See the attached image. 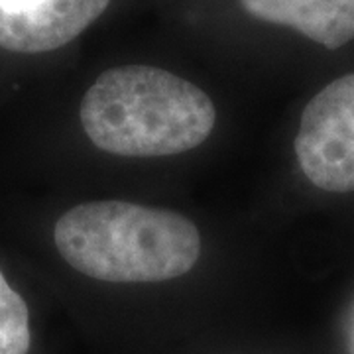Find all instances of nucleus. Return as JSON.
<instances>
[{
  "label": "nucleus",
  "instance_id": "4",
  "mask_svg": "<svg viewBox=\"0 0 354 354\" xmlns=\"http://www.w3.org/2000/svg\"><path fill=\"white\" fill-rule=\"evenodd\" d=\"M111 0H36L24 8L0 10V48L14 53H46L83 34Z\"/></svg>",
  "mask_w": 354,
  "mask_h": 354
},
{
  "label": "nucleus",
  "instance_id": "1",
  "mask_svg": "<svg viewBox=\"0 0 354 354\" xmlns=\"http://www.w3.org/2000/svg\"><path fill=\"white\" fill-rule=\"evenodd\" d=\"M79 116L97 148L130 158L189 152L216 122L215 104L203 88L150 65L101 73L85 93Z\"/></svg>",
  "mask_w": 354,
  "mask_h": 354
},
{
  "label": "nucleus",
  "instance_id": "6",
  "mask_svg": "<svg viewBox=\"0 0 354 354\" xmlns=\"http://www.w3.org/2000/svg\"><path fill=\"white\" fill-rule=\"evenodd\" d=\"M30 341L28 305L0 272V354H26Z\"/></svg>",
  "mask_w": 354,
  "mask_h": 354
},
{
  "label": "nucleus",
  "instance_id": "5",
  "mask_svg": "<svg viewBox=\"0 0 354 354\" xmlns=\"http://www.w3.org/2000/svg\"><path fill=\"white\" fill-rule=\"evenodd\" d=\"M256 20L293 28L337 50L354 39V0H241Z\"/></svg>",
  "mask_w": 354,
  "mask_h": 354
},
{
  "label": "nucleus",
  "instance_id": "2",
  "mask_svg": "<svg viewBox=\"0 0 354 354\" xmlns=\"http://www.w3.org/2000/svg\"><path fill=\"white\" fill-rule=\"evenodd\" d=\"M53 239L71 268L113 283L179 278L201 254L199 228L187 216L127 201L77 205L59 216Z\"/></svg>",
  "mask_w": 354,
  "mask_h": 354
},
{
  "label": "nucleus",
  "instance_id": "3",
  "mask_svg": "<svg viewBox=\"0 0 354 354\" xmlns=\"http://www.w3.org/2000/svg\"><path fill=\"white\" fill-rule=\"evenodd\" d=\"M295 153L315 187L354 191V73L335 79L307 102Z\"/></svg>",
  "mask_w": 354,
  "mask_h": 354
}]
</instances>
